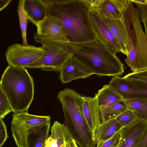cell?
Returning a JSON list of instances; mask_svg holds the SVG:
<instances>
[{"mask_svg":"<svg viewBox=\"0 0 147 147\" xmlns=\"http://www.w3.org/2000/svg\"><path fill=\"white\" fill-rule=\"evenodd\" d=\"M123 100L147 99V83L140 80L112 77L109 84Z\"/></svg>","mask_w":147,"mask_h":147,"instance_id":"ba28073f","label":"cell"},{"mask_svg":"<svg viewBox=\"0 0 147 147\" xmlns=\"http://www.w3.org/2000/svg\"><path fill=\"white\" fill-rule=\"evenodd\" d=\"M45 52L42 46L15 43L8 47L5 55L9 65L26 68L38 60Z\"/></svg>","mask_w":147,"mask_h":147,"instance_id":"52a82bcc","label":"cell"},{"mask_svg":"<svg viewBox=\"0 0 147 147\" xmlns=\"http://www.w3.org/2000/svg\"><path fill=\"white\" fill-rule=\"evenodd\" d=\"M41 45L45 50L43 55L28 68H40L47 71H59L64 64L72 57L66 49L64 43L54 41L34 38Z\"/></svg>","mask_w":147,"mask_h":147,"instance_id":"5b68a950","label":"cell"},{"mask_svg":"<svg viewBox=\"0 0 147 147\" xmlns=\"http://www.w3.org/2000/svg\"><path fill=\"white\" fill-rule=\"evenodd\" d=\"M13 109L7 97L0 88V119H3Z\"/></svg>","mask_w":147,"mask_h":147,"instance_id":"cb8c5ba5","label":"cell"},{"mask_svg":"<svg viewBox=\"0 0 147 147\" xmlns=\"http://www.w3.org/2000/svg\"><path fill=\"white\" fill-rule=\"evenodd\" d=\"M131 2L134 3L146 4V0H131Z\"/></svg>","mask_w":147,"mask_h":147,"instance_id":"d6a6232c","label":"cell"},{"mask_svg":"<svg viewBox=\"0 0 147 147\" xmlns=\"http://www.w3.org/2000/svg\"><path fill=\"white\" fill-rule=\"evenodd\" d=\"M23 5L28 20L36 26L47 16L46 7L42 0H23Z\"/></svg>","mask_w":147,"mask_h":147,"instance_id":"2e32d148","label":"cell"},{"mask_svg":"<svg viewBox=\"0 0 147 147\" xmlns=\"http://www.w3.org/2000/svg\"><path fill=\"white\" fill-rule=\"evenodd\" d=\"M122 129L109 139L98 143L96 147H117L121 138Z\"/></svg>","mask_w":147,"mask_h":147,"instance_id":"484cf974","label":"cell"},{"mask_svg":"<svg viewBox=\"0 0 147 147\" xmlns=\"http://www.w3.org/2000/svg\"><path fill=\"white\" fill-rule=\"evenodd\" d=\"M66 126L57 121L54 122L51 127V134L46 141L45 147H65Z\"/></svg>","mask_w":147,"mask_h":147,"instance_id":"ffe728a7","label":"cell"},{"mask_svg":"<svg viewBox=\"0 0 147 147\" xmlns=\"http://www.w3.org/2000/svg\"><path fill=\"white\" fill-rule=\"evenodd\" d=\"M123 127L116 119L109 120L101 123L97 128L93 136V139L97 144L109 139Z\"/></svg>","mask_w":147,"mask_h":147,"instance_id":"e0dca14e","label":"cell"},{"mask_svg":"<svg viewBox=\"0 0 147 147\" xmlns=\"http://www.w3.org/2000/svg\"><path fill=\"white\" fill-rule=\"evenodd\" d=\"M115 119L123 127L137 120L132 111L128 109L121 113Z\"/></svg>","mask_w":147,"mask_h":147,"instance_id":"d4e9b609","label":"cell"},{"mask_svg":"<svg viewBox=\"0 0 147 147\" xmlns=\"http://www.w3.org/2000/svg\"><path fill=\"white\" fill-rule=\"evenodd\" d=\"M23 3V0H20L19 1L17 12L22 33V45L26 46L29 45L27 39V30L28 19L24 8Z\"/></svg>","mask_w":147,"mask_h":147,"instance_id":"603a6c76","label":"cell"},{"mask_svg":"<svg viewBox=\"0 0 147 147\" xmlns=\"http://www.w3.org/2000/svg\"><path fill=\"white\" fill-rule=\"evenodd\" d=\"M138 147H147V126L141 136Z\"/></svg>","mask_w":147,"mask_h":147,"instance_id":"4dcf8cb0","label":"cell"},{"mask_svg":"<svg viewBox=\"0 0 147 147\" xmlns=\"http://www.w3.org/2000/svg\"><path fill=\"white\" fill-rule=\"evenodd\" d=\"M94 96L99 107H105L123 100L122 97L109 84L104 85L98 91Z\"/></svg>","mask_w":147,"mask_h":147,"instance_id":"d6986e66","label":"cell"},{"mask_svg":"<svg viewBox=\"0 0 147 147\" xmlns=\"http://www.w3.org/2000/svg\"><path fill=\"white\" fill-rule=\"evenodd\" d=\"M146 4H147V0H146Z\"/></svg>","mask_w":147,"mask_h":147,"instance_id":"836d02e7","label":"cell"},{"mask_svg":"<svg viewBox=\"0 0 147 147\" xmlns=\"http://www.w3.org/2000/svg\"><path fill=\"white\" fill-rule=\"evenodd\" d=\"M59 72V78L63 84L79 79L85 78L94 74L86 66L72 57L64 64Z\"/></svg>","mask_w":147,"mask_h":147,"instance_id":"7c38bea8","label":"cell"},{"mask_svg":"<svg viewBox=\"0 0 147 147\" xmlns=\"http://www.w3.org/2000/svg\"><path fill=\"white\" fill-rule=\"evenodd\" d=\"M99 108L101 123L115 119L128 109L127 106L124 100L109 106Z\"/></svg>","mask_w":147,"mask_h":147,"instance_id":"44dd1931","label":"cell"},{"mask_svg":"<svg viewBox=\"0 0 147 147\" xmlns=\"http://www.w3.org/2000/svg\"><path fill=\"white\" fill-rule=\"evenodd\" d=\"M124 100L128 109L132 111L137 119L147 123V99H135Z\"/></svg>","mask_w":147,"mask_h":147,"instance_id":"7402d4cb","label":"cell"},{"mask_svg":"<svg viewBox=\"0 0 147 147\" xmlns=\"http://www.w3.org/2000/svg\"><path fill=\"white\" fill-rule=\"evenodd\" d=\"M90 10L109 19H122L128 0H85Z\"/></svg>","mask_w":147,"mask_h":147,"instance_id":"9c48e42d","label":"cell"},{"mask_svg":"<svg viewBox=\"0 0 147 147\" xmlns=\"http://www.w3.org/2000/svg\"><path fill=\"white\" fill-rule=\"evenodd\" d=\"M11 1V0H0V11L5 8L9 4Z\"/></svg>","mask_w":147,"mask_h":147,"instance_id":"1f68e13d","label":"cell"},{"mask_svg":"<svg viewBox=\"0 0 147 147\" xmlns=\"http://www.w3.org/2000/svg\"><path fill=\"white\" fill-rule=\"evenodd\" d=\"M123 20L128 38L129 49L125 61L133 72L147 69V36L144 31L137 7L128 0Z\"/></svg>","mask_w":147,"mask_h":147,"instance_id":"277c9868","label":"cell"},{"mask_svg":"<svg viewBox=\"0 0 147 147\" xmlns=\"http://www.w3.org/2000/svg\"><path fill=\"white\" fill-rule=\"evenodd\" d=\"M123 77L128 79L140 80L147 83V69L129 73Z\"/></svg>","mask_w":147,"mask_h":147,"instance_id":"83f0119b","label":"cell"},{"mask_svg":"<svg viewBox=\"0 0 147 147\" xmlns=\"http://www.w3.org/2000/svg\"><path fill=\"white\" fill-rule=\"evenodd\" d=\"M72 57L77 60L98 76H120L124 64L98 39L80 43H64Z\"/></svg>","mask_w":147,"mask_h":147,"instance_id":"7a4b0ae2","label":"cell"},{"mask_svg":"<svg viewBox=\"0 0 147 147\" xmlns=\"http://www.w3.org/2000/svg\"><path fill=\"white\" fill-rule=\"evenodd\" d=\"M47 16L62 27L69 42L80 43L96 39L85 0H42Z\"/></svg>","mask_w":147,"mask_h":147,"instance_id":"6da1fadb","label":"cell"},{"mask_svg":"<svg viewBox=\"0 0 147 147\" xmlns=\"http://www.w3.org/2000/svg\"><path fill=\"white\" fill-rule=\"evenodd\" d=\"M50 127L51 122L32 128L28 134L27 147H45Z\"/></svg>","mask_w":147,"mask_h":147,"instance_id":"ac0fdd59","label":"cell"},{"mask_svg":"<svg viewBox=\"0 0 147 147\" xmlns=\"http://www.w3.org/2000/svg\"><path fill=\"white\" fill-rule=\"evenodd\" d=\"M98 16L120 45L123 54L127 56L129 49L128 38L123 19H109Z\"/></svg>","mask_w":147,"mask_h":147,"instance_id":"9a60e30c","label":"cell"},{"mask_svg":"<svg viewBox=\"0 0 147 147\" xmlns=\"http://www.w3.org/2000/svg\"><path fill=\"white\" fill-rule=\"evenodd\" d=\"M147 126V123L137 119L123 127L117 147H138L141 136Z\"/></svg>","mask_w":147,"mask_h":147,"instance_id":"4fadbf2b","label":"cell"},{"mask_svg":"<svg viewBox=\"0 0 147 147\" xmlns=\"http://www.w3.org/2000/svg\"><path fill=\"white\" fill-rule=\"evenodd\" d=\"M8 138L6 125L3 119H0V147H2Z\"/></svg>","mask_w":147,"mask_h":147,"instance_id":"f1b7e54d","label":"cell"},{"mask_svg":"<svg viewBox=\"0 0 147 147\" xmlns=\"http://www.w3.org/2000/svg\"><path fill=\"white\" fill-rule=\"evenodd\" d=\"M0 88L13 112L27 111L33 99L34 86L33 78L26 68L8 65L2 75Z\"/></svg>","mask_w":147,"mask_h":147,"instance_id":"3957f363","label":"cell"},{"mask_svg":"<svg viewBox=\"0 0 147 147\" xmlns=\"http://www.w3.org/2000/svg\"><path fill=\"white\" fill-rule=\"evenodd\" d=\"M50 116H40L27 111L13 112L11 123L12 137L17 147H27L28 134L33 127L50 122Z\"/></svg>","mask_w":147,"mask_h":147,"instance_id":"8992f818","label":"cell"},{"mask_svg":"<svg viewBox=\"0 0 147 147\" xmlns=\"http://www.w3.org/2000/svg\"><path fill=\"white\" fill-rule=\"evenodd\" d=\"M83 112L87 127L92 137L96 129L101 124L100 111L97 99L83 96Z\"/></svg>","mask_w":147,"mask_h":147,"instance_id":"5bb4252c","label":"cell"},{"mask_svg":"<svg viewBox=\"0 0 147 147\" xmlns=\"http://www.w3.org/2000/svg\"><path fill=\"white\" fill-rule=\"evenodd\" d=\"M135 4L138 8L140 21L143 24L145 29L144 33L147 36V4Z\"/></svg>","mask_w":147,"mask_h":147,"instance_id":"4316f807","label":"cell"},{"mask_svg":"<svg viewBox=\"0 0 147 147\" xmlns=\"http://www.w3.org/2000/svg\"><path fill=\"white\" fill-rule=\"evenodd\" d=\"M65 147H79L66 127L65 129Z\"/></svg>","mask_w":147,"mask_h":147,"instance_id":"f546056e","label":"cell"},{"mask_svg":"<svg viewBox=\"0 0 147 147\" xmlns=\"http://www.w3.org/2000/svg\"><path fill=\"white\" fill-rule=\"evenodd\" d=\"M90 15L92 27L96 38L114 54L116 55L119 52L123 53L120 45L97 13L90 10Z\"/></svg>","mask_w":147,"mask_h":147,"instance_id":"8fae6325","label":"cell"},{"mask_svg":"<svg viewBox=\"0 0 147 147\" xmlns=\"http://www.w3.org/2000/svg\"><path fill=\"white\" fill-rule=\"evenodd\" d=\"M36 26L37 31L34 35V38L69 42L61 26L50 16H47Z\"/></svg>","mask_w":147,"mask_h":147,"instance_id":"30bf717a","label":"cell"}]
</instances>
